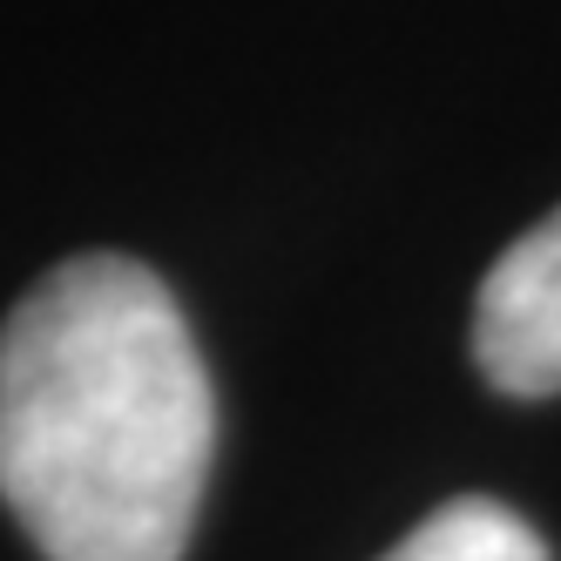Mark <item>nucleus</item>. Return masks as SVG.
<instances>
[{
  "label": "nucleus",
  "mask_w": 561,
  "mask_h": 561,
  "mask_svg": "<svg viewBox=\"0 0 561 561\" xmlns=\"http://www.w3.org/2000/svg\"><path fill=\"white\" fill-rule=\"evenodd\" d=\"M210 460V366L149 264L68 257L8 311L0 501L48 561H183Z\"/></svg>",
  "instance_id": "1"
},
{
  "label": "nucleus",
  "mask_w": 561,
  "mask_h": 561,
  "mask_svg": "<svg viewBox=\"0 0 561 561\" xmlns=\"http://www.w3.org/2000/svg\"><path fill=\"white\" fill-rule=\"evenodd\" d=\"M473 358L514 399L561 392V210L494 257L473 305Z\"/></svg>",
  "instance_id": "2"
},
{
  "label": "nucleus",
  "mask_w": 561,
  "mask_h": 561,
  "mask_svg": "<svg viewBox=\"0 0 561 561\" xmlns=\"http://www.w3.org/2000/svg\"><path fill=\"white\" fill-rule=\"evenodd\" d=\"M386 561H548L541 535L488 494H460L399 541Z\"/></svg>",
  "instance_id": "3"
}]
</instances>
